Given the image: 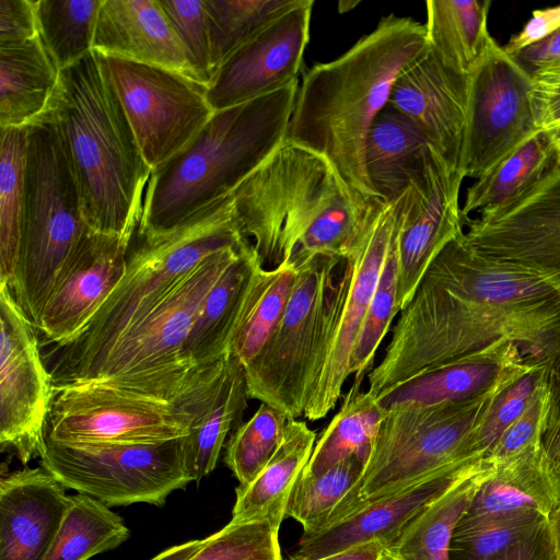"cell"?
Masks as SVG:
<instances>
[{
	"label": "cell",
	"instance_id": "1",
	"mask_svg": "<svg viewBox=\"0 0 560 560\" xmlns=\"http://www.w3.org/2000/svg\"><path fill=\"white\" fill-rule=\"evenodd\" d=\"M508 339L527 358L560 351V295L530 271L452 240L399 312L381 362L368 374L377 396L444 362Z\"/></svg>",
	"mask_w": 560,
	"mask_h": 560
},
{
	"label": "cell",
	"instance_id": "2",
	"mask_svg": "<svg viewBox=\"0 0 560 560\" xmlns=\"http://www.w3.org/2000/svg\"><path fill=\"white\" fill-rule=\"evenodd\" d=\"M428 45L424 24L395 14L382 18L340 57L304 73L284 141L324 158L364 200L376 198L365 168L370 128L398 74Z\"/></svg>",
	"mask_w": 560,
	"mask_h": 560
},
{
	"label": "cell",
	"instance_id": "3",
	"mask_svg": "<svg viewBox=\"0 0 560 560\" xmlns=\"http://www.w3.org/2000/svg\"><path fill=\"white\" fill-rule=\"evenodd\" d=\"M233 201L242 234L262 266L275 268L318 255L343 259L369 200L324 158L284 141L233 191Z\"/></svg>",
	"mask_w": 560,
	"mask_h": 560
},
{
	"label": "cell",
	"instance_id": "4",
	"mask_svg": "<svg viewBox=\"0 0 560 560\" xmlns=\"http://www.w3.org/2000/svg\"><path fill=\"white\" fill-rule=\"evenodd\" d=\"M46 112L74 170L86 225L132 238L151 170L100 54L60 71Z\"/></svg>",
	"mask_w": 560,
	"mask_h": 560
},
{
	"label": "cell",
	"instance_id": "5",
	"mask_svg": "<svg viewBox=\"0 0 560 560\" xmlns=\"http://www.w3.org/2000/svg\"><path fill=\"white\" fill-rule=\"evenodd\" d=\"M298 89L295 80L214 112L185 148L151 171L136 232L165 234L232 194L284 142Z\"/></svg>",
	"mask_w": 560,
	"mask_h": 560
},
{
	"label": "cell",
	"instance_id": "6",
	"mask_svg": "<svg viewBox=\"0 0 560 560\" xmlns=\"http://www.w3.org/2000/svg\"><path fill=\"white\" fill-rule=\"evenodd\" d=\"M247 240L235 217L233 192L171 232L153 237L135 232L119 283L80 332L43 354L55 387L78 383L203 258Z\"/></svg>",
	"mask_w": 560,
	"mask_h": 560
},
{
	"label": "cell",
	"instance_id": "7",
	"mask_svg": "<svg viewBox=\"0 0 560 560\" xmlns=\"http://www.w3.org/2000/svg\"><path fill=\"white\" fill-rule=\"evenodd\" d=\"M26 129L21 244L10 289L36 327L88 225L75 173L55 120L46 112Z\"/></svg>",
	"mask_w": 560,
	"mask_h": 560
},
{
	"label": "cell",
	"instance_id": "8",
	"mask_svg": "<svg viewBox=\"0 0 560 560\" xmlns=\"http://www.w3.org/2000/svg\"><path fill=\"white\" fill-rule=\"evenodd\" d=\"M502 382L466 401L433 406L401 404L385 410L359 480L324 529L439 470L479 459L469 453L468 440Z\"/></svg>",
	"mask_w": 560,
	"mask_h": 560
},
{
	"label": "cell",
	"instance_id": "9",
	"mask_svg": "<svg viewBox=\"0 0 560 560\" xmlns=\"http://www.w3.org/2000/svg\"><path fill=\"white\" fill-rule=\"evenodd\" d=\"M245 241L208 255L149 313L129 327L78 383L108 386L173 402L197 370L183 346L209 291L237 259ZM77 384V383H74Z\"/></svg>",
	"mask_w": 560,
	"mask_h": 560
},
{
	"label": "cell",
	"instance_id": "10",
	"mask_svg": "<svg viewBox=\"0 0 560 560\" xmlns=\"http://www.w3.org/2000/svg\"><path fill=\"white\" fill-rule=\"evenodd\" d=\"M397 209L398 200L365 203L327 298L303 413L307 420L323 419L335 408L351 375V354L392 247Z\"/></svg>",
	"mask_w": 560,
	"mask_h": 560
},
{
	"label": "cell",
	"instance_id": "11",
	"mask_svg": "<svg viewBox=\"0 0 560 560\" xmlns=\"http://www.w3.org/2000/svg\"><path fill=\"white\" fill-rule=\"evenodd\" d=\"M342 260L318 255L298 267L280 322L244 368L249 398L276 408L289 420L303 417L327 298Z\"/></svg>",
	"mask_w": 560,
	"mask_h": 560
},
{
	"label": "cell",
	"instance_id": "12",
	"mask_svg": "<svg viewBox=\"0 0 560 560\" xmlns=\"http://www.w3.org/2000/svg\"><path fill=\"white\" fill-rule=\"evenodd\" d=\"M39 466L66 489L90 495L107 506L165 504L187 477L182 439L151 444H70L46 438Z\"/></svg>",
	"mask_w": 560,
	"mask_h": 560
},
{
	"label": "cell",
	"instance_id": "13",
	"mask_svg": "<svg viewBox=\"0 0 560 560\" xmlns=\"http://www.w3.org/2000/svg\"><path fill=\"white\" fill-rule=\"evenodd\" d=\"M101 56L151 171L185 148L214 113L205 84L163 67Z\"/></svg>",
	"mask_w": 560,
	"mask_h": 560
},
{
	"label": "cell",
	"instance_id": "14",
	"mask_svg": "<svg viewBox=\"0 0 560 560\" xmlns=\"http://www.w3.org/2000/svg\"><path fill=\"white\" fill-rule=\"evenodd\" d=\"M185 413L100 382L55 387L46 438L70 444H151L185 438Z\"/></svg>",
	"mask_w": 560,
	"mask_h": 560
},
{
	"label": "cell",
	"instance_id": "15",
	"mask_svg": "<svg viewBox=\"0 0 560 560\" xmlns=\"http://www.w3.org/2000/svg\"><path fill=\"white\" fill-rule=\"evenodd\" d=\"M530 92V74L495 42L469 77L464 178L482 177L540 131Z\"/></svg>",
	"mask_w": 560,
	"mask_h": 560
},
{
	"label": "cell",
	"instance_id": "16",
	"mask_svg": "<svg viewBox=\"0 0 560 560\" xmlns=\"http://www.w3.org/2000/svg\"><path fill=\"white\" fill-rule=\"evenodd\" d=\"M0 446L23 466L40 458L55 385L39 350L37 329L0 284Z\"/></svg>",
	"mask_w": 560,
	"mask_h": 560
},
{
	"label": "cell",
	"instance_id": "17",
	"mask_svg": "<svg viewBox=\"0 0 560 560\" xmlns=\"http://www.w3.org/2000/svg\"><path fill=\"white\" fill-rule=\"evenodd\" d=\"M463 179L431 147L422 173L398 198L395 254L400 311L434 258L465 232L459 206Z\"/></svg>",
	"mask_w": 560,
	"mask_h": 560
},
{
	"label": "cell",
	"instance_id": "18",
	"mask_svg": "<svg viewBox=\"0 0 560 560\" xmlns=\"http://www.w3.org/2000/svg\"><path fill=\"white\" fill-rule=\"evenodd\" d=\"M465 226L472 247L530 271L560 295V166L516 202Z\"/></svg>",
	"mask_w": 560,
	"mask_h": 560
},
{
	"label": "cell",
	"instance_id": "19",
	"mask_svg": "<svg viewBox=\"0 0 560 560\" xmlns=\"http://www.w3.org/2000/svg\"><path fill=\"white\" fill-rule=\"evenodd\" d=\"M131 240L84 229L36 325L45 345L68 341L85 327L125 275Z\"/></svg>",
	"mask_w": 560,
	"mask_h": 560
},
{
	"label": "cell",
	"instance_id": "20",
	"mask_svg": "<svg viewBox=\"0 0 560 560\" xmlns=\"http://www.w3.org/2000/svg\"><path fill=\"white\" fill-rule=\"evenodd\" d=\"M313 0L285 12L237 49L207 90L213 112L233 107L298 80L310 39Z\"/></svg>",
	"mask_w": 560,
	"mask_h": 560
},
{
	"label": "cell",
	"instance_id": "21",
	"mask_svg": "<svg viewBox=\"0 0 560 560\" xmlns=\"http://www.w3.org/2000/svg\"><path fill=\"white\" fill-rule=\"evenodd\" d=\"M248 398L244 368L231 353L197 369L175 397L173 402L189 425L182 453L191 482L198 483L215 468L228 435L242 424Z\"/></svg>",
	"mask_w": 560,
	"mask_h": 560
},
{
	"label": "cell",
	"instance_id": "22",
	"mask_svg": "<svg viewBox=\"0 0 560 560\" xmlns=\"http://www.w3.org/2000/svg\"><path fill=\"white\" fill-rule=\"evenodd\" d=\"M469 77L448 68L428 47L396 78L388 103L416 122L431 147L460 172Z\"/></svg>",
	"mask_w": 560,
	"mask_h": 560
},
{
	"label": "cell",
	"instance_id": "23",
	"mask_svg": "<svg viewBox=\"0 0 560 560\" xmlns=\"http://www.w3.org/2000/svg\"><path fill=\"white\" fill-rule=\"evenodd\" d=\"M480 459L448 466L365 505L316 535L301 537L296 551L289 560H315L372 540H378L385 547L430 503L470 474Z\"/></svg>",
	"mask_w": 560,
	"mask_h": 560
},
{
	"label": "cell",
	"instance_id": "24",
	"mask_svg": "<svg viewBox=\"0 0 560 560\" xmlns=\"http://www.w3.org/2000/svg\"><path fill=\"white\" fill-rule=\"evenodd\" d=\"M70 503L45 468L24 466L0 478V560H43Z\"/></svg>",
	"mask_w": 560,
	"mask_h": 560
},
{
	"label": "cell",
	"instance_id": "25",
	"mask_svg": "<svg viewBox=\"0 0 560 560\" xmlns=\"http://www.w3.org/2000/svg\"><path fill=\"white\" fill-rule=\"evenodd\" d=\"M528 358L508 339L430 368L376 396L387 410L401 404L433 406L479 397L517 370Z\"/></svg>",
	"mask_w": 560,
	"mask_h": 560
},
{
	"label": "cell",
	"instance_id": "26",
	"mask_svg": "<svg viewBox=\"0 0 560 560\" xmlns=\"http://www.w3.org/2000/svg\"><path fill=\"white\" fill-rule=\"evenodd\" d=\"M92 50L171 69L195 80L185 50L158 0H103Z\"/></svg>",
	"mask_w": 560,
	"mask_h": 560
},
{
	"label": "cell",
	"instance_id": "27",
	"mask_svg": "<svg viewBox=\"0 0 560 560\" xmlns=\"http://www.w3.org/2000/svg\"><path fill=\"white\" fill-rule=\"evenodd\" d=\"M493 464L492 472L481 483L459 522L523 512L548 517L560 502V471L548 460L542 445Z\"/></svg>",
	"mask_w": 560,
	"mask_h": 560
},
{
	"label": "cell",
	"instance_id": "28",
	"mask_svg": "<svg viewBox=\"0 0 560 560\" xmlns=\"http://www.w3.org/2000/svg\"><path fill=\"white\" fill-rule=\"evenodd\" d=\"M262 266L253 244L241 248L203 300L183 346V359L192 369L217 363L230 353L258 269Z\"/></svg>",
	"mask_w": 560,
	"mask_h": 560
},
{
	"label": "cell",
	"instance_id": "29",
	"mask_svg": "<svg viewBox=\"0 0 560 560\" xmlns=\"http://www.w3.org/2000/svg\"><path fill=\"white\" fill-rule=\"evenodd\" d=\"M431 144L421 128L389 103L375 117L365 144L371 187L385 202H394L424 167Z\"/></svg>",
	"mask_w": 560,
	"mask_h": 560
},
{
	"label": "cell",
	"instance_id": "30",
	"mask_svg": "<svg viewBox=\"0 0 560 560\" xmlns=\"http://www.w3.org/2000/svg\"><path fill=\"white\" fill-rule=\"evenodd\" d=\"M315 440V431L305 421L289 420L283 440L268 464L249 485L235 489L230 522L267 521L279 529L290 492L312 455Z\"/></svg>",
	"mask_w": 560,
	"mask_h": 560
},
{
	"label": "cell",
	"instance_id": "31",
	"mask_svg": "<svg viewBox=\"0 0 560 560\" xmlns=\"http://www.w3.org/2000/svg\"><path fill=\"white\" fill-rule=\"evenodd\" d=\"M59 77L39 35L0 48V129L27 127L46 113Z\"/></svg>",
	"mask_w": 560,
	"mask_h": 560
},
{
	"label": "cell",
	"instance_id": "32",
	"mask_svg": "<svg viewBox=\"0 0 560 560\" xmlns=\"http://www.w3.org/2000/svg\"><path fill=\"white\" fill-rule=\"evenodd\" d=\"M493 467L482 457L470 474L430 503L384 547V560H450L454 530Z\"/></svg>",
	"mask_w": 560,
	"mask_h": 560
},
{
	"label": "cell",
	"instance_id": "33",
	"mask_svg": "<svg viewBox=\"0 0 560 560\" xmlns=\"http://www.w3.org/2000/svg\"><path fill=\"white\" fill-rule=\"evenodd\" d=\"M560 160L549 131H538L466 190L462 215H487L516 202L551 174Z\"/></svg>",
	"mask_w": 560,
	"mask_h": 560
},
{
	"label": "cell",
	"instance_id": "34",
	"mask_svg": "<svg viewBox=\"0 0 560 560\" xmlns=\"http://www.w3.org/2000/svg\"><path fill=\"white\" fill-rule=\"evenodd\" d=\"M489 0H429L427 39L455 72L470 77L495 43L488 31Z\"/></svg>",
	"mask_w": 560,
	"mask_h": 560
},
{
	"label": "cell",
	"instance_id": "35",
	"mask_svg": "<svg viewBox=\"0 0 560 560\" xmlns=\"http://www.w3.org/2000/svg\"><path fill=\"white\" fill-rule=\"evenodd\" d=\"M362 382L354 380L343 396L338 412L315 442L302 475L319 476L352 455L366 464L385 410L375 395L361 390Z\"/></svg>",
	"mask_w": 560,
	"mask_h": 560
},
{
	"label": "cell",
	"instance_id": "36",
	"mask_svg": "<svg viewBox=\"0 0 560 560\" xmlns=\"http://www.w3.org/2000/svg\"><path fill=\"white\" fill-rule=\"evenodd\" d=\"M130 537L125 521L103 502L82 493L70 503L43 560H89L110 551Z\"/></svg>",
	"mask_w": 560,
	"mask_h": 560
},
{
	"label": "cell",
	"instance_id": "37",
	"mask_svg": "<svg viewBox=\"0 0 560 560\" xmlns=\"http://www.w3.org/2000/svg\"><path fill=\"white\" fill-rule=\"evenodd\" d=\"M296 275L298 267L293 264L258 269L230 346V353L243 368L258 354L280 322Z\"/></svg>",
	"mask_w": 560,
	"mask_h": 560
},
{
	"label": "cell",
	"instance_id": "38",
	"mask_svg": "<svg viewBox=\"0 0 560 560\" xmlns=\"http://www.w3.org/2000/svg\"><path fill=\"white\" fill-rule=\"evenodd\" d=\"M213 77L243 45L304 0H203Z\"/></svg>",
	"mask_w": 560,
	"mask_h": 560
},
{
	"label": "cell",
	"instance_id": "39",
	"mask_svg": "<svg viewBox=\"0 0 560 560\" xmlns=\"http://www.w3.org/2000/svg\"><path fill=\"white\" fill-rule=\"evenodd\" d=\"M0 133V284L11 288L21 244L27 129Z\"/></svg>",
	"mask_w": 560,
	"mask_h": 560
},
{
	"label": "cell",
	"instance_id": "40",
	"mask_svg": "<svg viewBox=\"0 0 560 560\" xmlns=\"http://www.w3.org/2000/svg\"><path fill=\"white\" fill-rule=\"evenodd\" d=\"M103 0H35L39 37L58 69L92 51Z\"/></svg>",
	"mask_w": 560,
	"mask_h": 560
},
{
	"label": "cell",
	"instance_id": "41",
	"mask_svg": "<svg viewBox=\"0 0 560 560\" xmlns=\"http://www.w3.org/2000/svg\"><path fill=\"white\" fill-rule=\"evenodd\" d=\"M550 361L528 358L495 389L468 440V451L483 457L501 434L524 412L547 381Z\"/></svg>",
	"mask_w": 560,
	"mask_h": 560
},
{
	"label": "cell",
	"instance_id": "42",
	"mask_svg": "<svg viewBox=\"0 0 560 560\" xmlns=\"http://www.w3.org/2000/svg\"><path fill=\"white\" fill-rule=\"evenodd\" d=\"M363 468L364 463L352 455L319 476L300 474L290 492L285 516L302 525V537H311L326 527L336 508L359 480Z\"/></svg>",
	"mask_w": 560,
	"mask_h": 560
},
{
	"label": "cell",
	"instance_id": "43",
	"mask_svg": "<svg viewBox=\"0 0 560 560\" xmlns=\"http://www.w3.org/2000/svg\"><path fill=\"white\" fill-rule=\"evenodd\" d=\"M288 421L284 413L260 402L252 418L232 432L224 463L238 486L249 485L268 464L283 440Z\"/></svg>",
	"mask_w": 560,
	"mask_h": 560
},
{
	"label": "cell",
	"instance_id": "44",
	"mask_svg": "<svg viewBox=\"0 0 560 560\" xmlns=\"http://www.w3.org/2000/svg\"><path fill=\"white\" fill-rule=\"evenodd\" d=\"M546 518L536 512H523L458 522L451 541L450 560H497Z\"/></svg>",
	"mask_w": 560,
	"mask_h": 560
},
{
	"label": "cell",
	"instance_id": "45",
	"mask_svg": "<svg viewBox=\"0 0 560 560\" xmlns=\"http://www.w3.org/2000/svg\"><path fill=\"white\" fill-rule=\"evenodd\" d=\"M395 233L376 291L363 318L351 354L350 373L354 374L355 381H363L365 374L373 369L376 351L388 332L393 319L400 312L397 301Z\"/></svg>",
	"mask_w": 560,
	"mask_h": 560
},
{
	"label": "cell",
	"instance_id": "46",
	"mask_svg": "<svg viewBox=\"0 0 560 560\" xmlns=\"http://www.w3.org/2000/svg\"><path fill=\"white\" fill-rule=\"evenodd\" d=\"M278 533L267 521L229 522L189 560H282Z\"/></svg>",
	"mask_w": 560,
	"mask_h": 560
},
{
	"label": "cell",
	"instance_id": "47",
	"mask_svg": "<svg viewBox=\"0 0 560 560\" xmlns=\"http://www.w3.org/2000/svg\"><path fill=\"white\" fill-rule=\"evenodd\" d=\"M170 20L196 81L209 86L213 72L203 0H158Z\"/></svg>",
	"mask_w": 560,
	"mask_h": 560
},
{
	"label": "cell",
	"instance_id": "48",
	"mask_svg": "<svg viewBox=\"0 0 560 560\" xmlns=\"http://www.w3.org/2000/svg\"><path fill=\"white\" fill-rule=\"evenodd\" d=\"M547 415L548 393L546 381L524 412L501 434L483 457L489 462L500 463L532 446L541 445Z\"/></svg>",
	"mask_w": 560,
	"mask_h": 560
},
{
	"label": "cell",
	"instance_id": "49",
	"mask_svg": "<svg viewBox=\"0 0 560 560\" xmlns=\"http://www.w3.org/2000/svg\"><path fill=\"white\" fill-rule=\"evenodd\" d=\"M532 78V101L540 131L560 129V65L536 70Z\"/></svg>",
	"mask_w": 560,
	"mask_h": 560
},
{
	"label": "cell",
	"instance_id": "50",
	"mask_svg": "<svg viewBox=\"0 0 560 560\" xmlns=\"http://www.w3.org/2000/svg\"><path fill=\"white\" fill-rule=\"evenodd\" d=\"M38 35L35 0H0V48L21 45Z\"/></svg>",
	"mask_w": 560,
	"mask_h": 560
},
{
	"label": "cell",
	"instance_id": "51",
	"mask_svg": "<svg viewBox=\"0 0 560 560\" xmlns=\"http://www.w3.org/2000/svg\"><path fill=\"white\" fill-rule=\"evenodd\" d=\"M548 415L542 435V450L560 471V351L551 359L547 377Z\"/></svg>",
	"mask_w": 560,
	"mask_h": 560
},
{
	"label": "cell",
	"instance_id": "52",
	"mask_svg": "<svg viewBox=\"0 0 560 560\" xmlns=\"http://www.w3.org/2000/svg\"><path fill=\"white\" fill-rule=\"evenodd\" d=\"M558 28H560V4L535 10L523 28L512 35L503 48L514 56L524 48L546 38Z\"/></svg>",
	"mask_w": 560,
	"mask_h": 560
},
{
	"label": "cell",
	"instance_id": "53",
	"mask_svg": "<svg viewBox=\"0 0 560 560\" xmlns=\"http://www.w3.org/2000/svg\"><path fill=\"white\" fill-rule=\"evenodd\" d=\"M497 560H560L551 537L548 520Z\"/></svg>",
	"mask_w": 560,
	"mask_h": 560
},
{
	"label": "cell",
	"instance_id": "54",
	"mask_svg": "<svg viewBox=\"0 0 560 560\" xmlns=\"http://www.w3.org/2000/svg\"><path fill=\"white\" fill-rule=\"evenodd\" d=\"M513 57L529 74L539 69L560 65V28Z\"/></svg>",
	"mask_w": 560,
	"mask_h": 560
},
{
	"label": "cell",
	"instance_id": "55",
	"mask_svg": "<svg viewBox=\"0 0 560 560\" xmlns=\"http://www.w3.org/2000/svg\"><path fill=\"white\" fill-rule=\"evenodd\" d=\"M315 560H384V545L378 540H372Z\"/></svg>",
	"mask_w": 560,
	"mask_h": 560
},
{
	"label": "cell",
	"instance_id": "56",
	"mask_svg": "<svg viewBox=\"0 0 560 560\" xmlns=\"http://www.w3.org/2000/svg\"><path fill=\"white\" fill-rule=\"evenodd\" d=\"M206 542L203 539H194L172 546L150 560H189Z\"/></svg>",
	"mask_w": 560,
	"mask_h": 560
},
{
	"label": "cell",
	"instance_id": "57",
	"mask_svg": "<svg viewBox=\"0 0 560 560\" xmlns=\"http://www.w3.org/2000/svg\"><path fill=\"white\" fill-rule=\"evenodd\" d=\"M548 525L551 533V537L557 550V555L560 559V502L548 515Z\"/></svg>",
	"mask_w": 560,
	"mask_h": 560
},
{
	"label": "cell",
	"instance_id": "58",
	"mask_svg": "<svg viewBox=\"0 0 560 560\" xmlns=\"http://www.w3.org/2000/svg\"><path fill=\"white\" fill-rule=\"evenodd\" d=\"M551 133V137L553 139V143H555V147L557 149V152H558V155H559V160H560V129L558 130H553V131H549Z\"/></svg>",
	"mask_w": 560,
	"mask_h": 560
}]
</instances>
